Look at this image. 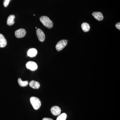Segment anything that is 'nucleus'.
Segmentation results:
<instances>
[{
    "mask_svg": "<svg viewBox=\"0 0 120 120\" xmlns=\"http://www.w3.org/2000/svg\"><path fill=\"white\" fill-rule=\"evenodd\" d=\"M40 20L43 26L49 28H51L53 27V23L49 17L43 16L40 17Z\"/></svg>",
    "mask_w": 120,
    "mask_h": 120,
    "instance_id": "f257e3e1",
    "label": "nucleus"
},
{
    "mask_svg": "<svg viewBox=\"0 0 120 120\" xmlns=\"http://www.w3.org/2000/svg\"><path fill=\"white\" fill-rule=\"evenodd\" d=\"M30 101L34 109H38L41 107V101L37 97H31L30 98Z\"/></svg>",
    "mask_w": 120,
    "mask_h": 120,
    "instance_id": "f03ea898",
    "label": "nucleus"
},
{
    "mask_svg": "<svg viewBox=\"0 0 120 120\" xmlns=\"http://www.w3.org/2000/svg\"><path fill=\"white\" fill-rule=\"evenodd\" d=\"M68 44L67 40L63 39L57 42L56 45V49L58 52H60Z\"/></svg>",
    "mask_w": 120,
    "mask_h": 120,
    "instance_id": "7ed1b4c3",
    "label": "nucleus"
},
{
    "mask_svg": "<svg viewBox=\"0 0 120 120\" xmlns=\"http://www.w3.org/2000/svg\"><path fill=\"white\" fill-rule=\"evenodd\" d=\"M27 68L32 71H35L38 68V65L34 61H28L26 65Z\"/></svg>",
    "mask_w": 120,
    "mask_h": 120,
    "instance_id": "20e7f679",
    "label": "nucleus"
},
{
    "mask_svg": "<svg viewBox=\"0 0 120 120\" xmlns=\"http://www.w3.org/2000/svg\"><path fill=\"white\" fill-rule=\"evenodd\" d=\"M26 34V30L22 28H20L16 30L15 32V37L17 38H21L25 36Z\"/></svg>",
    "mask_w": 120,
    "mask_h": 120,
    "instance_id": "39448f33",
    "label": "nucleus"
},
{
    "mask_svg": "<svg viewBox=\"0 0 120 120\" xmlns=\"http://www.w3.org/2000/svg\"><path fill=\"white\" fill-rule=\"evenodd\" d=\"M36 33L38 38L41 42H43L45 39V35L44 32L41 29L38 28L36 31Z\"/></svg>",
    "mask_w": 120,
    "mask_h": 120,
    "instance_id": "423d86ee",
    "label": "nucleus"
},
{
    "mask_svg": "<svg viewBox=\"0 0 120 120\" xmlns=\"http://www.w3.org/2000/svg\"><path fill=\"white\" fill-rule=\"evenodd\" d=\"M51 112L54 116H58L61 113V109L59 106H53L51 108Z\"/></svg>",
    "mask_w": 120,
    "mask_h": 120,
    "instance_id": "0eeeda50",
    "label": "nucleus"
},
{
    "mask_svg": "<svg viewBox=\"0 0 120 120\" xmlns=\"http://www.w3.org/2000/svg\"><path fill=\"white\" fill-rule=\"evenodd\" d=\"M92 15L98 21H101L103 19V16L102 13L99 12H94L92 13Z\"/></svg>",
    "mask_w": 120,
    "mask_h": 120,
    "instance_id": "6e6552de",
    "label": "nucleus"
},
{
    "mask_svg": "<svg viewBox=\"0 0 120 120\" xmlns=\"http://www.w3.org/2000/svg\"><path fill=\"white\" fill-rule=\"evenodd\" d=\"M7 45V41L4 35L0 34V47L3 48L6 46Z\"/></svg>",
    "mask_w": 120,
    "mask_h": 120,
    "instance_id": "1a4fd4ad",
    "label": "nucleus"
},
{
    "mask_svg": "<svg viewBox=\"0 0 120 120\" xmlns=\"http://www.w3.org/2000/svg\"><path fill=\"white\" fill-rule=\"evenodd\" d=\"M38 54V51L36 49H30L27 52V56L30 57H34L35 56Z\"/></svg>",
    "mask_w": 120,
    "mask_h": 120,
    "instance_id": "9d476101",
    "label": "nucleus"
},
{
    "mask_svg": "<svg viewBox=\"0 0 120 120\" xmlns=\"http://www.w3.org/2000/svg\"><path fill=\"white\" fill-rule=\"evenodd\" d=\"M15 16L14 15H11L9 16L7 19V23L9 26H11L13 25L15 23Z\"/></svg>",
    "mask_w": 120,
    "mask_h": 120,
    "instance_id": "9b49d317",
    "label": "nucleus"
},
{
    "mask_svg": "<svg viewBox=\"0 0 120 120\" xmlns=\"http://www.w3.org/2000/svg\"><path fill=\"white\" fill-rule=\"evenodd\" d=\"M29 85L31 88L34 89H38L40 86V83L34 80H32L30 82Z\"/></svg>",
    "mask_w": 120,
    "mask_h": 120,
    "instance_id": "f8f14e48",
    "label": "nucleus"
},
{
    "mask_svg": "<svg viewBox=\"0 0 120 120\" xmlns=\"http://www.w3.org/2000/svg\"><path fill=\"white\" fill-rule=\"evenodd\" d=\"M82 30L85 32H88L90 30V26L89 24L86 22H84L82 23L81 26Z\"/></svg>",
    "mask_w": 120,
    "mask_h": 120,
    "instance_id": "ddd939ff",
    "label": "nucleus"
},
{
    "mask_svg": "<svg viewBox=\"0 0 120 120\" xmlns=\"http://www.w3.org/2000/svg\"><path fill=\"white\" fill-rule=\"evenodd\" d=\"M18 82L20 86L22 87L26 86L28 85V82L27 81H23L20 78H19L18 79Z\"/></svg>",
    "mask_w": 120,
    "mask_h": 120,
    "instance_id": "4468645a",
    "label": "nucleus"
},
{
    "mask_svg": "<svg viewBox=\"0 0 120 120\" xmlns=\"http://www.w3.org/2000/svg\"><path fill=\"white\" fill-rule=\"evenodd\" d=\"M67 118V114L65 113H63L58 116L56 120H65Z\"/></svg>",
    "mask_w": 120,
    "mask_h": 120,
    "instance_id": "2eb2a0df",
    "label": "nucleus"
},
{
    "mask_svg": "<svg viewBox=\"0 0 120 120\" xmlns=\"http://www.w3.org/2000/svg\"><path fill=\"white\" fill-rule=\"evenodd\" d=\"M11 0H4L3 5L5 7H7L9 4V2Z\"/></svg>",
    "mask_w": 120,
    "mask_h": 120,
    "instance_id": "dca6fc26",
    "label": "nucleus"
},
{
    "mask_svg": "<svg viewBox=\"0 0 120 120\" xmlns=\"http://www.w3.org/2000/svg\"><path fill=\"white\" fill-rule=\"evenodd\" d=\"M116 28L118 29V30H120V23L118 22L116 24Z\"/></svg>",
    "mask_w": 120,
    "mask_h": 120,
    "instance_id": "f3484780",
    "label": "nucleus"
},
{
    "mask_svg": "<svg viewBox=\"0 0 120 120\" xmlns=\"http://www.w3.org/2000/svg\"><path fill=\"white\" fill-rule=\"evenodd\" d=\"M42 120H53L52 118H44L42 119Z\"/></svg>",
    "mask_w": 120,
    "mask_h": 120,
    "instance_id": "a211bd4d",
    "label": "nucleus"
},
{
    "mask_svg": "<svg viewBox=\"0 0 120 120\" xmlns=\"http://www.w3.org/2000/svg\"><path fill=\"white\" fill-rule=\"evenodd\" d=\"M35 28H37V27H35Z\"/></svg>",
    "mask_w": 120,
    "mask_h": 120,
    "instance_id": "6ab92c4d",
    "label": "nucleus"
}]
</instances>
